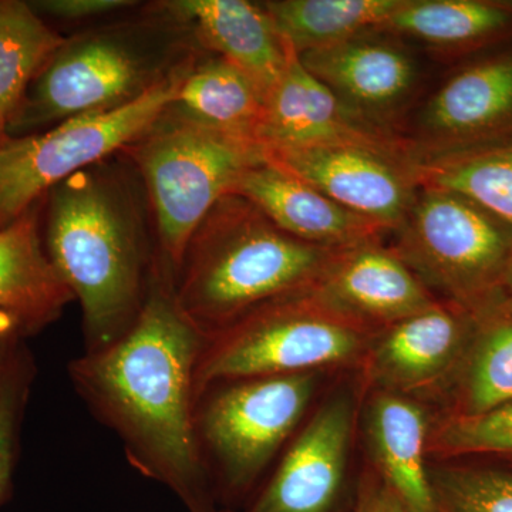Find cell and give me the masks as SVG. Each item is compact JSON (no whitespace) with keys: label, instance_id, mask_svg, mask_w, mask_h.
<instances>
[{"label":"cell","instance_id":"8fae6325","mask_svg":"<svg viewBox=\"0 0 512 512\" xmlns=\"http://www.w3.org/2000/svg\"><path fill=\"white\" fill-rule=\"evenodd\" d=\"M264 148L348 146L417 163L412 143L346 106L291 53L281 80L266 97L258 131Z\"/></svg>","mask_w":512,"mask_h":512},{"label":"cell","instance_id":"d6a6232c","mask_svg":"<svg viewBox=\"0 0 512 512\" xmlns=\"http://www.w3.org/2000/svg\"><path fill=\"white\" fill-rule=\"evenodd\" d=\"M504 292L505 295H508L510 298H512V261L510 266H508L507 274H505Z\"/></svg>","mask_w":512,"mask_h":512},{"label":"cell","instance_id":"484cf974","mask_svg":"<svg viewBox=\"0 0 512 512\" xmlns=\"http://www.w3.org/2000/svg\"><path fill=\"white\" fill-rule=\"evenodd\" d=\"M64 42L66 37L47 25L29 2L0 0V117L6 123Z\"/></svg>","mask_w":512,"mask_h":512},{"label":"cell","instance_id":"9a60e30c","mask_svg":"<svg viewBox=\"0 0 512 512\" xmlns=\"http://www.w3.org/2000/svg\"><path fill=\"white\" fill-rule=\"evenodd\" d=\"M313 288L339 312L380 330L439 301L380 239L338 249Z\"/></svg>","mask_w":512,"mask_h":512},{"label":"cell","instance_id":"5b68a950","mask_svg":"<svg viewBox=\"0 0 512 512\" xmlns=\"http://www.w3.org/2000/svg\"><path fill=\"white\" fill-rule=\"evenodd\" d=\"M153 207L161 261L177 272L188 242L239 177L265 161L264 147L167 113L131 144Z\"/></svg>","mask_w":512,"mask_h":512},{"label":"cell","instance_id":"4316f807","mask_svg":"<svg viewBox=\"0 0 512 512\" xmlns=\"http://www.w3.org/2000/svg\"><path fill=\"white\" fill-rule=\"evenodd\" d=\"M35 376V359L26 340H16L0 357V505L12 491L23 420Z\"/></svg>","mask_w":512,"mask_h":512},{"label":"cell","instance_id":"cb8c5ba5","mask_svg":"<svg viewBox=\"0 0 512 512\" xmlns=\"http://www.w3.org/2000/svg\"><path fill=\"white\" fill-rule=\"evenodd\" d=\"M404 0H274L262 6L296 55L379 32Z\"/></svg>","mask_w":512,"mask_h":512},{"label":"cell","instance_id":"d6986e66","mask_svg":"<svg viewBox=\"0 0 512 512\" xmlns=\"http://www.w3.org/2000/svg\"><path fill=\"white\" fill-rule=\"evenodd\" d=\"M366 439L375 473L409 512H440L427 466L430 426L419 403L376 390L366 409Z\"/></svg>","mask_w":512,"mask_h":512},{"label":"cell","instance_id":"603a6c76","mask_svg":"<svg viewBox=\"0 0 512 512\" xmlns=\"http://www.w3.org/2000/svg\"><path fill=\"white\" fill-rule=\"evenodd\" d=\"M379 32L443 49H471L512 35V3L484 0H404Z\"/></svg>","mask_w":512,"mask_h":512},{"label":"cell","instance_id":"e0dca14e","mask_svg":"<svg viewBox=\"0 0 512 512\" xmlns=\"http://www.w3.org/2000/svg\"><path fill=\"white\" fill-rule=\"evenodd\" d=\"M165 18L191 29L218 57L247 74L266 94L288 66L291 46L262 3L247 0H174L161 3Z\"/></svg>","mask_w":512,"mask_h":512},{"label":"cell","instance_id":"4fadbf2b","mask_svg":"<svg viewBox=\"0 0 512 512\" xmlns=\"http://www.w3.org/2000/svg\"><path fill=\"white\" fill-rule=\"evenodd\" d=\"M474 312L437 301L386 326L367 350V372L377 390L403 394L436 386L446 392L466 353Z\"/></svg>","mask_w":512,"mask_h":512},{"label":"cell","instance_id":"6da1fadb","mask_svg":"<svg viewBox=\"0 0 512 512\" xmlns=\"http://www.w3.org/2000/svg\"><path fill=\"white\" fill-rule=\"evenodd\" d=\"M205 339L178 305L173 271L156 259L133 325L72 360L69 377L138 473L168 488L188 512H225L195 430V370Z\"/></svg>","mask_w":512,"mask_h":512},{"label":"cell","instance_id":"7402d4cb","mask_svg":"<svg viewBox=\"0 0 512 512\" xmlns=\"http://www.w3.org/2000/svg\"><path fill=\"white\" fill-rule=\"evenodd\" d=\"M266 94L222 57L188 63L170 113L201 126L258 141Z\"/></svg>","mask_w":512,"mask_h":512},{"label":"cell","instance_id":"f546056e","mask_svg":"<svg viewBox=\"0 0 512 512\" xmlns=\"http://www.w3.org/2000/svg\"><path fill=\"white\" fill-rule=\"evenodd\" d=\"M29 3L40 18L49 16L66 22L110 15L136 5L127 0H40Z\"/></svg>","mask_w":512,"mask_h":512},{"label":"cell","instance_id":"d4e9b609","mask_svg":"<svg viewBox=\"0 0 512 512\" xmlns=\"http://www.w3.org/2000/svg\"><path fill=\"white\" fill-rule=\"evenodd\" d=\"M419 187L453 192L512 229V147H493L417 161Z\"/></svg>","mask_w":512,"mask_h":512},{"label":"cell","instance_id":"1f68e13d","mask_svg":"<svg viewBox=\"0 0 512 512\" xmlns=\"http://www.w3.org/2000/svg\"><path fill=\"white\" fill-rule=\"evenodd\" d=\"M29 339L22 325L9 313L0 311V357L16 340Z\"/></svg>","mask_w":512,"mask_h":512},{"label":"cell","instance_id":"ac0fdd59","mask_svg":"<svg viewBox=\"0 0 512 512\" xmlns=\"http://www.w3.org/2000/svg\"><path fill=\"white\" fill-rule=\"evenodd\" d=\"M229 194L252 202L286 234L318 247H353L389 232L266 160L248 168Z\"/></svg>","mask_w":512,"mask_h":512},{"label":"cell","instance_id":"ffe728a7","mask_svg":"<svg viewBox=\"0 0 512 512\" xmlns=\"http://www.w3.org/2000/svg\"><path fill=\"white\" fill-rule=\"evenodd\" d=\"M36 202L18 220L0 228V311L18 320L29 338L42 332L74 301L47 256Z\"/></svg>","mask_w":512,"mask_h":512},{"label":"cell","instance_id":"83f0119b","mask_svg":"<svg viewBox=\"0 0 512 512\" xmlns=\"http://www.w3.org/2000/svg\"><path fill=\"white\" fill-rule=\"evenodd\" d=\"M440 512H512V468L448 464L431 468Z\"/></svg>","mask_w":512,"mask_h":512},{"label":"cell","instance_id":"8992f818","mask_svg":"<svg viewBox=\"0 0 512 512\" xmlns=\"http://www.w3.org/2000/svg\"><path fill=\"white\" fill-rule=\"evenodd\" d=\"M316 386L318 373L308 372L229 380L201 393L195 430L222 511L249 498L298 427Z\"/></svg>","mask_w":512,"mask_h":512},{"label":"cell","instance_id":"9c48e42d","mask_svg":"<svg viewBox=\"0 0 512 512\" xmlns=\"http://www.w3.org/2000/svg\"><path fill=\"white\" fill-rule=\"evenodd\" d=\"M184 62L138 99L84 114L42 133L6 137L0 147V228L74 174L130 147L167 113L187 69Z\"/></svg>","mask_w":512,"mask_h":512},{"label":"cell","instance_id":"ba28073f","mask_svg":"<svg viewBox=\"0 0 512 512\" xmlns=\"http://www.w3.org/2000/svg\"><path fill=\"white\" fill-rule=\"evenodd\" d=\"M393 251L431 293L476 311L504 293L512 229L473 202L419 187Z\"/></svg>","mask_w":512,"mask_h":512},{"label":"cell","instance_id":"30bf717a","mask_svg":"<svg viewBox=\"0 0 512 512\" xmlns=\"http://www.w3.org/2000/svg\"><path fill=\"white\" fill-rule=\"evenodd\" d=\"M264 154L268 163L387 231L403 224L419 190L416 164L366 148L271 147Z\"/></svg>","mask_w":512,"mask_h":512},{"label":"cell","instance_id":"52a82bcc","mask_svg":"<svg viewBox=\"0 0 512 512\" xmlns=\"http://www.w3.org/2000/svg\"><path fill=\"white\" fill-rule=\"evenodd\" d=\"M148 39V37H147ZM136 30H100L66 39L29 84L6 123L8 137L42 133L84 114L138 99L178 66H168Z\"/></svg>","mask_w":512,"mask_h":512},{"label":"cell","instance_id":"277c9868","mask_svg":"<svg viewBox=\"0 0 512 512\" xmlns=\"http://www.w3.org/2000/svg\"><path fill=\"white\" fill-rule=\"evenodd\" d=\"M375 329L299 289L256 306L205 339L195 400L214 384L249 377L318 372L366 355Z\"/></svg>","mask_w":512,"mask_h":512},{"label":"cell","instance_id":"836d02e7","mask_svg":"<svg viewBox=\"0 0 512 512\" xmlns=\"http://www.w3.org/2000/svg\"><path fill=\"white\" fill-rule=\"evenodd\" d=\"M6 137H8V134H6V120L0 117V147H2Z\"/></svg>","mask_w":512,"mask_h":512},{"label":"cell","instance_id":"3957f363","mask_svg":"<svg viewBox=\"0 0 512 512\" xmlns=\"http://www.w3.org/2000/svg\"><path fill=\"white\" fill-rule=\"evenodd\" d=\"M336 251L286 234L252 202L228 194L192 234L174 274L175 298L208 336L262 303L315 285Z\"/></svg>","mask_w":512,"mask_h":512},{"label":"cell","instance_id":"f1b7e54d","mask_svg":"<svg viewBox=\"0 0 512 512\" xmlns=\"http://www.w3.org/2000/svg\"><path fill=\"white\" fill-rule=\"evenodd\" d=\"M429 453L441 458H491L512 468V403L474 416H446L430 433Z\"/></svg>","mask_w":512,"mask_h":512},{"label":"cell","instance_id":"4dcf8cb0","mask_svg":"<svg viewBox=\"0 0 512 512\" xmlns=\"http://www.w3.org/2000/svg\"><path fill=\"white\" fill-rule=\"evenodd\" d=\"M352 512H409L380 480L375 470L360 477L353 495Z\"/></svg>","mask_w":512,"mask_h":512},{"label":"cell","instance_id":"2e32d148","mask_svg":"<svg viewBox=\"0 0 512 512\" xmlns=\"http://www.w3.org/2000/svg\"><path fill=\"white\" fill-rule=\"evenodd\" d=\"M298 56L346 106L384 127L417 79L416 63L406 50L369 33Z\"/></svg>","mask_w":512,"mask_h":512},{"label":"cell","instance_id":"44dd1931","mask_svg":"<svg viewBox=\"0 0 512 512\" xmlns=\"http://www.w3.org/2000/svg\"><path fill=\"white\" fill-rule=\"evenodd\" d=\"M474 312V328L448 384L447 416H474L512 403V298L501 293Z\"/></svg>","mask_w":512,"mask_h":512},{"label":"cell","instance_id":"7c38bea8","mask_svg":"<svg viewBox=\"0 0 512 512\" xmlns=\"http://www.w3.org/2000/svg\"><path fill=\"white\" fill-rule=\"evenodd\" d=\"M355 410L348 390L323 403L245 512H343Z\"/></svg>","mask_w":512,"mask_h":512},{"label":"cell","instance_id":"5bb4252c","mask_svg":"<svg viewBox=\"0 0 512 512\" xmlns=\"http://www.w3.org/2000/svg\"><path fill=\"white\" fill-rule=\"evenodd\" d=\"M420 133L429 158L484 150L512 133V55L491 57L451 77L424 107Z\"/></svg>","mask_w":512,"mask_h":512},{"label":"cell","instance_id":"7a4b0ae2","mask_svg":"<svg viewBox=\"0 0 512 512\" xmlns=\"http://www.w3.org/2000/svg\"><path fill=\"white\" fill-rule=\"evenodd\" d=\"M45 211L47 256L82 306L86 350L109 346L137 319L156 261L136 201L96 164L47 192Z\"/></svg>","mask_w":512,"mask_h":512}]
</instances>
